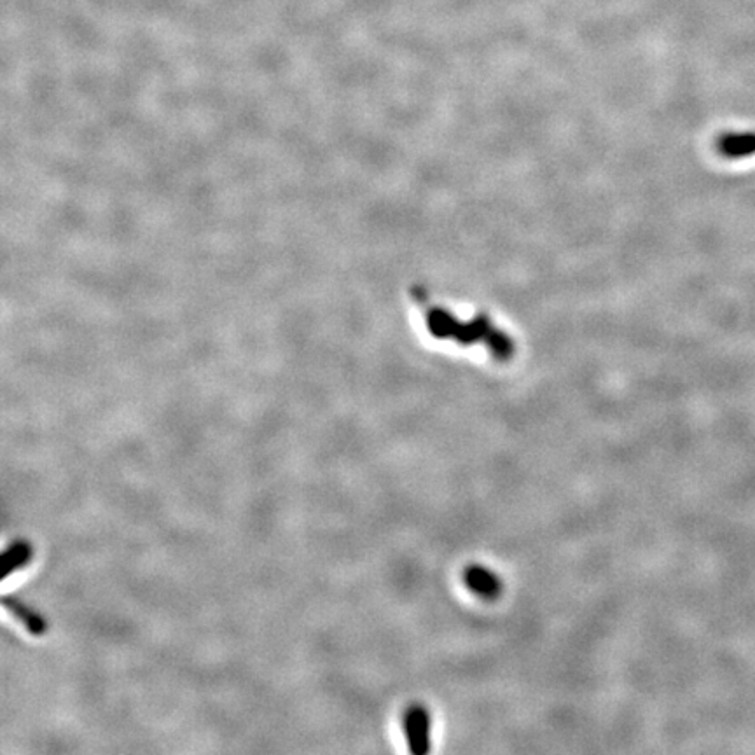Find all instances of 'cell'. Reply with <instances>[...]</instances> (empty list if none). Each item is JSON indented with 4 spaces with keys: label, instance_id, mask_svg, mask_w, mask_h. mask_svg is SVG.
Masks as SVG:
<instances>
[{
    "label": "cell",
    "instance_id": "1",
    "mask_svg": "<svg viewBox=\"0 0 755 755\" xmlns=\"http://www.w3.org/2000/svg\"><path fill=\"white\" fill-rule=\"evenodd\" d=\"M402 728L406 735L409 752L425 755L430 750V715L422 705H413L402 717Z\"/></svg>",
    "mask_w": 755,
    "mask_h": 755
},
{
    "label": "cell",
    "instance_id": "2",
    "mask_svg": "<svg viewBox=\"0 0 755 755\" xmlns=\"http://www.w3.org/2000/svg\"><path fill=\"white\" fill-rule=\"evenodd\" d=\"M464 581L474 595L486 598V600H493L502 593V582L499 577L493 574L492 570L481 565L465 568Z\"/></svg>",
    "mask_w": 755,
    "mask_h": 755
},
{
    "label": "cell",
    "instance_id": "3",
    "mask_svg": "<svg viewBox=\"0 0 755 755\" xmlns=\"http://www.w3.org/2000/svg\"><path fill=\"white\" fill-rule=\"evenodd\" d=\"M2 605H4V607H6V609L9 610V612H11V614H13L23 626H25V630H27L30 635H34V637H42V635L48 633V621H46L41 614H37L34 609H30L28 605L21 603L18 598L4 596V598H2Z\"/></svg>",
    "mask_w": 755,
    "mask_h": 755
},
{
    "label": "cell",
    "instance_id": "4",
    "mask_svg": "<svg viewBox=\"0 0 755 755\" xmlns=\"http://www.w3.org/2000/svg\"><path fill=\"white\" fill-rule=\"evenodd\" d=\"M34 558V548L30 542L18 541L11 544L9 548L4 551L2 555V568H0V579L4 581L9 575L18 572L23 567H27L28 563L32 562Z\"/></svg>",
    "mask_w": 755,
    "mask_h": 755
},
{
    "label": "cell",
    "instance_id": "5",
    "mask_svg": "<svg viewBox=\"0 0 755 755\" xmlns=\"http://www.w3.org/2000/svg\"><path fill=\"white\" fill-rule=\"evenodd\" d=\"M722 153L729 158H749L755 154V133H735L724 137L721 142Z\"/></svg>",
    "mask_w": 755,
    "mask_h": 755
}]
</instances>
